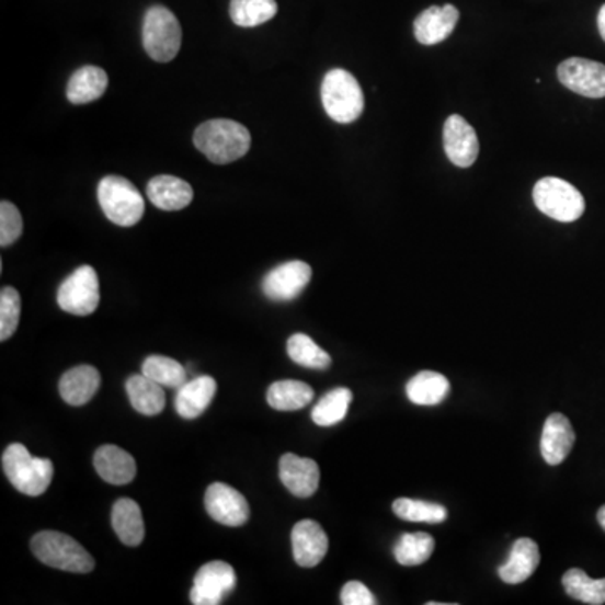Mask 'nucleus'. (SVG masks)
Instances as JSON below:
<instances>
[{"label": "nucleus", "mask_w": 605, "mask_h": 605, "mask_svg": "<svg viewBox=\"0 0 605 605\" xmlns=\"http://www.w3.org/2000/svg\"><path fill=\"white\" fill-rule=\"evenodd\" d=\"M352 399V390L345 389V387L333 389L332 392L324 393L320 402L315 406L313 411H311V419H313L315 424L321 425V427L339 424L349 414Z\"/></svg>", "instance_id": "30"}, {"label": "nucleus", "mask_w": 605, "mask_h": 605, "mask_svg": "<svg viewBox=\"0 0 605 605\" xmlns=\"http://www.w3.org/2000/svg\"><path fill=\"white\" fill-rule=\"evenodd\" d=\"M58 305L76 317H88L100 305V282L94 267L81 266L69 274L58 289Z\"/></svg>", "instance_id": "8"}, {"label": "nucleus", "mask_w": 605, "mask_h": 605, "mask_svg": "<svg viewBox=\"0 0 605 605\" xmlns=\"http://www.w3.org/2000/svg\"><path fill=\"white\" fill-rule=\"evenodd\" d=\"M534 201L541 214L559 222H573L585 210L584 195L559 176L540 179L534 187Z\"/></svg>", "instance_id": "6"}, {"label": "nucleus", "mask_w": 605, "mask_h": 605, "mask_svg": "<svg viewBox=\"0 0 605 605\" xmlns=\"http://www.w3.org/2000/svg\"><path fill=\"white\" fill-rule=\"evenodd\" d=\"M340 601L343 605H375L374 594L365 587L362 582L352 580L349 584L343 585L342 594H340Z\"/></svg>", "instance_id": "37"}, {"label": "nucleus", "mask_w": 605, "mask_h": 605, "mask_svg": "<svg viewBox=\"0 0 605 605\" xmlns=\"http://www.w3.org/2000/svg\"><path fill=\"white\" fill-rule=\"evenodd\" d=\"M112 525L116 537L126 547H138L145 538V523L140 506L130 498H122L113 504Z\"/></svg>", "instance_id": "23"}, {"label": "nucleus", "mask_w": 605, "mask_h": 605, "mask_svg": "<svg viewBox=\"0 0 605 605\" xmlns=\"http://www.w3.org/2000/svg\"><path fill=\"white\" fill-rule=\"evenodd\" d=\"M98 202L101 210L116 226H135L145 214V201L140 191L123 176L109 175L101 179L98 184Z\"/></svg>", "instance_id": "5"}, {"label": "nucleus", "mask_w": 605, "mask_h": 605, "mask_svg": "<svg viewBox=\"0 0 605 605\" xmlns=\"http://www.w3.org/2000/svg\"><path fill=\"white\" fill-rule=\"evenodd\" d=\"M279 478L289 493L298 498H310L320 487V468L310 458L285 454L279 459Z\"/></svg>", "instance_id": "15"}, {"label": "nucleus", "mask_w": 605, "mask_h": 605, "mask_svg": "<svg viewBox=\"0 0 605 605\" xmlns=\"http://www.w3.org/2000/svg\"><path fill=\"white\" fill-rule=\"evenodd\" d=\"M101 386V375L91 365L71 368L59 380V393L69 406L80 408L96 396Z\"/></svg>", "instance_id": "22"}, {"label": "nucleus", "mask_w": 605, "mask_h": 605, "mask_svg": "<svg viewBox=\"0 0 605 605\" xmlns=\"http://www.w3.org/2000/svg\"><path fill=\"white\" fill-rule=\"evenodd\" d=\"M141 374L169 389H181L187 383V372L182 364L163 355H150L141 365Z\"/></svg>", "instance_id": "31"}, {"label": "nucleus", "mask_w": 605, "mask_h": 605, "mask_svg": "<svg viewBox=\"0 0 605 605\" xmlns=\"http://www.w3.org/2000/svg\"><path fill=\"white\" fill-rule=\"evenodd\" d=\"M31 550L44 566L72 573H90L94 569V559L84 550L83 545L61 532H39L31 540Z\"/></svg>", "instance_id": "4"}, {"label": "nucleus", "mask_w": 605, "mask_h": 605, "mask_svg": "<svg viewBox=\"0 0 605 605\" xmlns=\"http://www.w3.org/2000/svg\"><path fill=\"white\" fill-rule=\"evenodd\" d=\"M459 11L453 4L433 5L415 18L414 36L424 46L443 43L456 30Z\"/></svg>", "instance_id": "16"}, {"label": "nucleus", "mask_w": 605, "mask_h": 605, "mask_svg": "<svg viewBox=\"0 0 605 605\" xmlns=\"http://www.w3.org/2000/svg\"><path fill=\"white\" fill-rule=\"evenodd\" d=\"M144 47L153 61L169 62L179 55L182 27L172 11L162 5L148 9L144 21Z\"/></svg>", "instance_id": "7"}, {"label": "nucleus", "mask_w": 605, "mask_h": 605, "mask_svg": "<svg viewBox=\"0 0 605 605\" xmlns=\"http://www.w3.org/2000/svg\"><path fill=\"white\" fill-rule=\"evenodd\" d=\"M21 320V295L12 286L0 292V340L11 339Z\"/></svg>", "instance_id": "35"}, {"label": "nucleus", "mask_w": 605, "mask_h": 605, "mask_svg": "<svg viewBox=\"0 0 605 605\" xmlns=\"http://www.w3.org/2000/svg\"><path fill=\"white\" fill-rule=\"evenodd\" d=\"M293 557L299 567L313 569L328 551V537L320 523L313 520L298 522L292 532Z\"/></svg>", "instance_id": "14"}, {"label": "nucleus", "mask_w": 605, "mask_h": 605, "mask_svg": "<svg viewBox=\"0 0 605 605\" xmlns=\"http://www.w3.org/2000/svg\"><path fill=\"white\" fill-rule=\"evenodd\" d=\"M310 264L302 261H288L279 264L263 279V293L271 301H292L298 298L311 279Z\"/></svg>", "instance_id": "11"}, {"label": "nucleus", "mask_w": 605, "mask_h": 605, "mask_svg": "<svg viewBox=\"0 0 605 605\" xmlns=\"http://www.w3.org/2000/svg\"><path fill=\"white\" fill-rule=\"evenodd\" d=\"M206 510L210 518L224 526H242L248 523L251 510L248 500L226 483H214L206 491Z\"/></svg>", "instance_id": "12"}, {"label": "nucleus", "mask_w": 605, "mask_h": 605, "mask_svg": "<svg viewBox=\"0 0 605 605\" xmlns=\"http://www.w3.org/2000/svg\"><path fill=\"white\" fill-rule=\"evenodd\" d=\"M147 195L151 204L159 209L181 210L191 204L194 191L189 182L182 181L179 176L159 175L148 182Z\"/></svg>", "instance_id": "21"}, {"label": "nucleus", "mask_w": 605, "mask_h": 605, "mask_svg": "<svg viewBox=\"0 0 605 605\" xmlns=\"http://www.w3.org/2000/svg\"><path fill=\"white\" fill-rule=\"evenodd\" d=\"M106 88H109V75L103 69L96 66H83L69 78L66 96L72 105H84L103 96Z\"/></svg>", "instance_id": "24"}, {"label": "nucleus", "mask_w": 605, "mask_h": 605, "mask_svg": "<svg viewBox=\"0 0 605 605\" xmlns=\"http://www.w3.org/2000/svg\"><path fill=\"white\" fill-rule=\"evenodd\" d=\"M393 513L406 522L414 523H443L447 520V510L443 504L429 503V501L411 500V498H399L393 501Z\"/></svg>", "instance_id": "34"}, {"label": "nucleus", "mask_w": 605, "mask_h": 605, "mask_svg": "<svg viewBox=\"0 0 605 605\" xmlns=\"http://www.w3.org/2000/svg\"><path fill=\"white\" fill-rule=\"evenodd\" d=\"M560 83L580 96L605 98V65L585 58H569L557 69Z\"/></svg>", "instance_id": "10"}, {"label": "nucleus", "mask_w": 605, "mask_h": 605, "mask_svg": "<svg viewBox=\"0 0 605 605\" xmlns=\"http://www.w3.org/2000/svg\"><path fill=\"white\" fill-rule=\"evenodd\" d=\"M126 393L132 408L144 415H157L165 409V392L160 384L153 383L147 375H132L126 380Z\"/></svg>", "instance_id": "25"}, {"label": "nucleus", "mask_w": 605, "mask_h": 605, "mask_svg": "<svg viewBox=\"0 0 605 605\" xmlns=\"http://www.w3.org/2000/svg\"><path fill=\"white\" fill-rule=\"evenodd\" d=\"M597 520H598V525H601L602 528L605 529V504L604 506H602L601 510H598Z\"/></svg>", "instance_id": "39"}, {"label": "nucleus", "mask_w": 605, "mask_h": 605, "mask_svg": "<svg viewBox=\"0 0 605 605\" xmlns=\"http://www.w3.org/2000/svg\"><path fill=\"white\" fill-rule=\"evenodd\" d=\"M238 584L235 569L229 563L214 560L198 569L191 591L194 605H219Z\"/></svg>", "instance_id": "9"}, {"label": "nucleus", "mask_w": 605, "mask_h": 605, "mask_svg": "<svg viewBox=\"0 0 605 605\" xmlns=\"http://www.w3.org/2000/svg\"><path fill=\"white\" fill-rule=\"evenodd\" d=\"M217 384L209 375H201L191 383H185L175 396V411L181 418L192 421L204 414L213 403Z\"/></svg>", "instance_id": "20"}, {"label": "nucleus", "mask_w": 605, "mask_h": 605, "mask_svg": "<svg viewBox=\"0 0 605 605\" xmlns=\"http://www.w3.org/2000/svg\"><path fill=\"white\" fill-rule=\"evenodd\" d=\"M286 350H288L289 358L301 367L327 370L332 365V357L305 333H295L289 336Z\"/></svg>", "instance_id": "32"}, {"label": "nucleus", "mask_w": 605, "mask_h": 605, "mask_svg": "<svg viewBox=\"0 0 605 605\" xmlns=\"http://www.w3.org/2000/svg\"><path fill=\"white\" fill-rule=\"evenodd\" d=\"M315 390L308 384L298 380H279L271 384L266 399L274 411L289 412L307 408L313 400Z\"/></svg>", "instance_id": "27"}, {"label": "nucleus", "mask_w": 605, "mask_h": 605, "mask_svg": "<svg viewBox=\"0 0 605 605\" xmlns=\"http://www.w3.org/2000/svg\"><path fill=\"white\" fill-rule=\"evenodd\" d=\"M93 463L98 476L115 487L132 483L137 475L134 456L118 446H101L94 453Z\"/></svg>", "instance_id": "18"}, {"label": "nucleus", "mask_w": 605, "mask_h": 605, "mask_svg": "<svg viewBox=\"0 0 605 605\" xmlns=\"http://www.w3.org/2000/svg\"><path fill=\"white\" fill-rule=\"evenodd\" d=\"M194 145L217 165L242 159L251 148V134L241 123L232 119H209L194 134Z\"/></svg>", "instance_id": "1"}, {"label": "nucleus", "mask_w": 605, "mask_h": 605, "mask_svg": "<svg viewBox=\"0 0 605 605\" xmlns=\"http://www.w3.org/2000/svg\"><path fill=\"white\" fill-rule=\"evenodd\" d=\"M2 469L12 487L27 496H41L55 476V468L49 459L36 458L21 443L11 444L4 450Z\"/></svg>", "instance_id": "3"}, {"label": "nucleus", "mask_w": 605, "mask_h": 605, "mask_svg": "<svg viewBox=\"0 0 605 605\" xmlns=\"http://www.w3.org/2000/svg\"><path fill=\"white\" fill-rule=\"evenodd\" d=\"M597 25L598 33H601L602 39L605 41V4L602 5L601 11H598Z\"/></svg>", "instance_id": "38"}, {"label": "nucleus", "mask_w": 605, "mask_h": 605, "mask_svg": "<svg viewBox=\"0 0 605 605\" xmlns=\"http://www.w3.org/2000/svg\"><path fill=\"white\" fill-rule=\"evenodd\" d=\"M321 103L333 122L349 125L364 113V91L352 72L330 69L321 83Z\"/></svg>", "instance_id": "2"}, {"label": "nucleus", "mask_w": 605, "mask_h": 605, "mask_svg": "<svg viewBox=\"0 0 605 605\" xmlns=\"http://www.w3.org/2000/svg\"><path fill=\"white\" fill-rule=\"evenodd\" d=\"M22 216L12 202L2 201L0 204V246L8 248L14 244L22 235Z\"/></svg>", "instance_id": "36"}, {"label": "nucleus", "mask_w": 605, "mask_h": 605, "mask_svg": "<svg viewBox=\"0 0 605 605\" xmlns=\"http://www.w3.org/2000/svg\"><path fill=\"white\" fill-rule=\"evenodd\" d=\"M449 380L433 370L419 372L406 387L409 400L415 406H437L449 396Z\"/></svg>", "instance_id": "26"}, {"label": "nucleus", "mask_w": 605, "mask_h": 605, "mask_svg": "<svg viewBox=\"0 0 605 605\" xmlns=\"http://www.w3.org/2000/svg\"><path fill=\"white\" fill-rule=\"evenodd\" d=\"M540 563V550L532 538H520L513 544L506 563L498 569V575L504 584H522L529 577L534 575Z\"/></svg>", "instance_id": "19"}, {"label": "nucleus", "mask_w": 605, "mask_h": 605, "mask_svg": "<svg viewBox=\"0 0 605 605\" xmlns=\"http://www.w3.org/2000/svg\"><path fill=\"white\" fill-rule=\"evenodd\" d=\"M567 595L584 604H605V579H591L584 570H567L562 579Z\"/></svg>", "instance_id": "28"}, {"label": "nucleus", "mask_w": 605, "mask_h": 605, "mask_svg": "<svg viewBox=\"0 0 605 605\" xmlns=\"http://www.w3.org/2000/svg\"><path fill=\"white\" fill-rule=\"evenodd\" d=\"M575 444V431L563 414H551L545 421L540 450L547 465H562Z\"/></svg>", "instance_id": "17"}, {"label": "nucleus", "mask_w": 605, "mask_h": 605, "mask_svg": "<svg viewBox=\"0 0 605 605\" xmlns=\"http://www.w3.org/2000/svg\"><path fill=\"white\" fill-rule=\"evenodd\" d=\"M232 22L239 27H258L277 14L276 0H231Z\"/></svg>", "instance_id": "33"}, {"label": "nucleus", "mask_w": 605, "mask_h": 605, "mask_svg": "<svg viewBox=\"0 0 605 605\" xmlns=\"http://www.w3.org/2000/svg\"><path fill=\"white\" fill-rule=\"evenodd\" d=\"M444 150L453 165L469 169L479 156V140L475 128L463 116L450 115L444 123Z\"/></svg>", "instance_id": "13"}, {"label": "nucleus", "mask_w": 605, "mask_h": 605, "mask_svg": "<svg viewBox=\"0 0 605 605\" xmlns=\"http://www.w3.org/2000/svg\"><path fill=\"white\" fill-rule=\"evenodd\" d=\"M436 540L424 532L403 534L393 547V557L403 567H418L427 562L433 555Z\"/></svg>", "instance_id": "29"}]
</instances>
